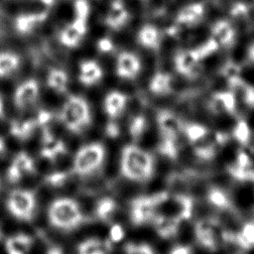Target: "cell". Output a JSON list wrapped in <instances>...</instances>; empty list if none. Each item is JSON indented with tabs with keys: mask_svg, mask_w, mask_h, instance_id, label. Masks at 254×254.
<instances>
[{
	"mask_svg": "<svg viewBox=\"0 0 254 254\" xmlns=\"http://www.w3.org/2000/svg\"><path fill=\"white\" fill-rule=\"evenodd\" d=\"M121 174L133 182H146L154 173V158L144 149L135 145L123 148L120 160Z\"/></svg>",
	"mask_w": 254,
	"mask_h": 254,
	"instance_id": "1",
	"label": "cell"
},
{
	"mask_svg": "<svg viewBox=\"0 0 254 254\" xmlns=\"http://www.w3.org/2000/svg\"><path fill=\"white\" fill-rule=\"evenodd\" d=\"M153 223L158 235L162 238L168 239L178 234L181 221L169 215L156 214L153 218Z\"/></svg>",
	"mask_w": 254,
	"mask_h": 254,
	"instance_id": "19",
	"label": "cell"
},
{
	"mask_svg": "<svg viewBox=\"0 0 254 254\" xmlns=\"http://www.w3.org/2000/svg\"><path fill=\"white\" fill-rule=\"evenodd\" d=\"M211 38L219 47L229 48L236 40V32L230 21L222 19L210 25Z\"/></svg>",
	"mask_w": 254,
	"mask_h": 254,
	"instance_id": "16",
	"label": "cell"
},
{
	"mask_svg": "<svg viewBox=\"0 0 254 254\" xmlns=\"http://www.w3.org/2000/svg\"><path fill=\"white\" fill-rule=\"evenodd\" d=\"M236 239L245 251L254 247V219L246 220L244 222Z\"/></svg>",
	"mask_w": 254,
	"mask_h": 254,
	"instance_id": "25",
	"label": "cell"
},
{
	"mask_svg": "<svg viewBox=\"0 0 254 254\" xmlns=\"http://www.w3.org/2000/svg\"><path fill=\"white\" fill-rule=\"evenodd\" d=\"M162 39V32L153 24L143 25L137 32L136 41L144 49L156 51Z\"/></svg>",
	"mask_w": 254,
	"mask_h": 254,
	"instance_id": "18",
	"label": "cell"
},
{
	"mask_svg": "<svg viewBox=\"0 0 254 254\" xmlns=\"http://www.w3.org/2000/svg\"><path fill=\"white\" fill-rule=\"evenodd\" d=\"M125 254H154V251L148 244L128 243L125 246Z\"/></svg>",
	"mask_w": 254,
	"mask_h": 254,
	"instance_id": "29",
	"label": "cell"
},
{
	"mask_svg": "<svg viewBox=\"0 0 254 254\" xmlns=\"http://www.w3.org/2000/svg\"><path fill=\"white\" fill-rule=\"evenodd\" d=\"M251 133H252V131H251L248 123L246 122V120L244 118H241V119H238V121L232 131L231 136L241 146H246L251 137Z\"/></svg>",
	"mask_w": 254,
	"mask_h": 254,
	"instance_id": "26",
	"label": "cell"
},
{
	"mask_svg": "<svg viewBox=\"0 0 254 254\" xmlns=\"http://www.w3.org/2000/svg\"><path fill=\"white\" fill-rule=\"evenodd\" d=\"M109 236L112 242H119L124 237V230L121 225L113 224L109 231Z\"/></svg>",
	"mask_w": 254,
	"mask_h": 254,
	"instance_id": "32",
	"label": "cell"
},
{
	"mask_svg": "<svg viewBox=\"0 0 254 254\" xmlns=\"http://www.w3.org/2000/svg\"><path fill=\"white\" fill-rule=\"evenodd\" d=\"M47 254H64V253L62 252V250H61L60 248H58V247H52L51 249L48 250Z\"/></svg>",
	"mask_w": 254,
	"mask_h": 254,
	"instance_id": "34",
	"label": "cell"
},
{
	"mask_svg": "<svg viewBox=\"0 0 254 254\" xmlns=\"http://www.w3.org/2000/svg\"><path fill=\"white\" fill-rule=\"evenodd\" d=\"M205 4L203 2H191L183 6L175 17L179 25L193 27L204 21Z\"/></svg>",
	"mask_w": 254,
	"mask_h": 254,
	"instance_id": "11",
	"label": "cell"
},
{
	"mask_svg": "<svg viewBox=\"0 0 254 254\" xmlns=\"http://www.w3.org/2000/svg\"><path fill=\"white\" fill-rule=\"evenodd\" d=\"M67 179V174L65 172H55L50 174L46 178V182L54 187L62 186Z\"/></svg>",
	"mask_w": 254,
	"mask_h": 254,
	"instance_id": "31",
	"label": "cell"
},
{
	"mask_svg": "<svg viewBox=\"0 0 254 254\" xmlns=\"http://www.w3.org/2000/svg\"><path fill=\"white\" fill-rule=\"evenodd\" d=\"M96 48L99 54H109L113 53L115 46L111 40V38L103 37L96 41Z\"/></svg>",
	"mask_w": 254,
	"mask_h": 254,
	"instance_id": "30",
	"label": "cell"
},
{
	"mask_svg": "<svg viewBox=\"0 0 254 254\" xmlns=\"http://www.w3.org/2000/svg\"><path fill=\"white\" fill-rule=\"evenodd\" d=\"M158 150L163 156H165L169 159L175 160L179 154L178 139L161 137V140H160V143L158 146Z\"/></svg>",
	"mask_w": 254,
	"mask_h": 254,
	"instance_id": "28",
	"label": "cell"
},
{
	"mask_svg": "<svg viewBox=\"0 0 254 254\" xmlns=\"http://www.w3.org/2000/svg\"><path fill=\"white\" fill-rule=\"evenodd\" d=\"M172 206V214L170 216L179 219L180 221L190 218L193 210V199L191 196L179 193L169 197Z\"/></svg>",
	"mask_w": 254,
	"mask_h": 254,
	"instance_id": "17",
	"label": "cell"
},
{
	"mask_svg": "<svg viewBox=\"0 0 254 254\" xmlns=\"http://www.w3.org/2000/svg\"><path fill=\"white\" fill-rule=\"evenodd\" d=\"M35 172L33 159L25 152L18 153L7 170V178L11 183L19 182L23 176Z\"/></svg>",
	"mask_w": 254,
	"mask_h": 254,
	"instance_id": "14",
	"label": "cell"
},
{
	"mask_svg": "<svg viewBox=\"0 0 254 254\" xmlns=\"http://www.w3.org/2000/svg\"><path fill=\"white\" fill-rule=\"evenodd\" d=\"M9 212L17 219L29 221L33 218L36 208L34 193L28 190H14L10 192L7 201Z\"/></svg>",
	"mask_w": 254,
	"mask_h": 254,
	"instance_id": "7",
	"label": "cell"
},
{
	"mask_svg": "<svg viewBox=\"0 0 254 254\" xmlns=\"http://www.w3.org/2000/svg\"><path fill=\"white\" fill-rule=\"evenodd\" d=\"M7 98H9L8 100L17 114L35 108L40 99V85L38 80L29 78L16 83L13 92Z\"/></svg>",
	"mask_w": 254,
	"mask_h": 254,
	"instance_id": "5",
	"label": "cell"
},
{
	"mask_svg": "<svg viewBox=\"0 0 254 254\" xmlns=\"http://www.w3.org/2000/svg\"><path fill=\"white\" fill-rule=\"evenodd\" d=\"M103 77V69L95 60L80 61L78 66L77 79L83 86L99 84Z\"/></svg>",
	"mask_w": 254,
	"mask_h": 254,
	"instance_id": "12",
	"label": "cell"
},
{
	"mask_svg": "<svg viewBox=\"0 0 254 254\" xmlns=\"http://www.w3.org/2000/svg\"><path fill=\"white\" fill-rule=\"evenodd\" d=\"M116 209V203L112 198L104 197L98 201L95 208L96 216L102 221H109Z\"/></svg>",
	"mask_w": 254,
	"mask_h": 254,
	"instance_id": "27",
	"label": "cell"
},
{
	"mask_svg": "<svg viewBox=\"0 0 254 254\" xmlns=\"http://www.w3.org/2000/svg\"><path fill=\"white\" fill-rule=\"evenodd\" d=\"M170 254H192V250L188 245H178L172 249Z\"/></svg>",
	"mask_w": 254,
	"mask_h": 254,
	"instance_id": "33",
	"label": "cell"
},
{
	"mask_svg": "<svg viewBox=\"0 0 254 254\" xmlns=\"http://www.w3.org/2000/svg\"><path fill=\"white\" fill-rule=\"evenodd\" d=\"M139 56L129 51H122L116 56L115 73L120 79H135L141 72Z\"/></svg>",
	"mask_w": 254,
	"mask_h": 254,
	"instance_id": "9",
	"label": "cell"
},
{
	"mask_svg": "<svg viewBox=\"0 0 254 254\" xmlns=\"http://www.w3.org/2000/svg\"><path fill=\"white\" fill-rule=\"evenodd\" d=\"M170 194L166 191L154 193L152 195L139 196L131 203V220L135 225H142L153 220L157 214L158 206L168 199Z\"/></svg>",
	"mask_w": 254,
	"mask_h": 254,
	"instance_id": "6",
	"label": "cell"
},
{
	"mask_svg": "<svg viewBox=\"0 0 254 254\" xmlns=\"http://www.w3.org/2000/svg\"><path fill=\"white\" fill-rule=\"evenodd\" d=\"M50 223L62 230H72L84 221L79 204L71 198H59L53 201L48 210Z\"/></svg>",
	"mask_w": 254,
	"mask_h": 254,
	"instance_id": "3",
	"label": "cell"
},
{
	"mask_svg": "<svg viewBox=\"0 0 254 254\" xmlns=\"http://www.w3.org/2000/svg\"><path fill=\"white\" fill-rule=\"evenodd\" d=\"M130 19V14L121 0H114L110 3L108 11L103 19L104 24L114 31L123 29Z\"/></svg>",
	"mask_w": 254,
	"mask_h": 254,
	"instance_id": "13",
	"label": "cell"
},
{
	"mask_svg": "<svg viewBox=\"0 0 254 254\" xmlns=\"http://www.w3.org/2000/svg\"><path fill=\"white\" fill-rule=\"evenodd\" d=\"M148 129L147 117L143 114L131 116L128 123V132L134 141L140 140Z\"/></svg>",
	"mask_w": 254,
	"mask_h": 254,
	"instance_id": "24",
	"label": "cell"
},
{
	"mask_svg": "<svg viewBox=\"0 0 254 254\" xmlns=\"http://www.w3.org/2000/svg\"><path fill=\"white\" fill-rule=\"evenodd\" d=\"M0 187H1V183H0Z\"/></svg>",
	"mask_w": 254,
	"mask_h": 254,
	"instance_id": "37",
	"label": "cell"
},
{
	"mask_svg": "<svg viewBox=\"0 0 254 254\" xmlns=\"http://www.w3.org/2000/svg\"><path fill=\"white\" fill-rule=\"evenodd\" d=\"M105 157V149L100 143H90L80 147L72 162L73 173L86 176L99 169Z\"/></svg>",
	"mask_w": 254,
	"mask_h": 254,
	"instance_id": "4",
	"label": "cell"
},
{
	"mask_svg": "<svg viewBox=\"0 0 254 254\" xmlns=\"http://www.w3.org/2000/svg\"><path fill=\"white\" fill-rule=\"evenodd\" d=\"M58 118L67 131L72 134H80L91 125L89 103L81 95L67 94Z\"/></svg>",
	"mask_w": 254,
	"mask_h": 254,
	"instance_id": "2",
	"label": "cell"
},
{
	"mask_svg": "<svg viewBox=\"0 0 254 254\" xmlns=\"http://www.w3.org/2000/svg\"><path fill=\"white\" fill-rule=\"evenodd\" d=\"M69 76L64 69L58 67H51L49 69L46 84L49 88L55 90L58 93L65 94L67 91V84Z\"/></svg>",
	"mask_w": 254,
	"mask_h": 254,
	"instance_id": "21",
	"label": "cell"
},
{
	"mask_svg": "<svg viewBox=\"0 0 254 254\" xmlns=\"http://www.w3.org/2000/svg\"><path fill=\"white\" fill-rule=\"evenodd\" d=\"M5 148H6V143H5V140H4L2 137H0V154L4 152Z\"/></svg>",
	"mask_w": 254,
	"mask_h": 254,
	"instance_id": "35",
	"label": "cell"
},
{
	"mask_svg": "<svg viewBox=\"0 0 254 254\" xmlns=\"http://www.w3.org/2000/svg\"><path fill=\"white\" fill-rule=\"evenodd\" d=\"M156 121L161 137L179 139L183 133L185 126L183 118L170 109H159L156 114Z\"/></svg>",
	"mask_w": 254,
	"mask_h": 254,
	"instance_id": "8",
	"label": "cell"
},
{
	"mask_svg": "<svg viewBox=\"0 0 254 254\" xmlns=\"http://www.w3.org/2000/svg\"><path fill=\"white\" fill-rule=\"evenodd\" d=\"M172 74L157 70L151 77L148 88L155 96L174 94L172 91Z\"/></svg>",
	"mask_w": 254,
	"mask_h": 254,
	"instance_id": "20",
	"label": "cell"
},
{
	"mask_svg": "<svg viewBox=\"0 0 254 254\" xmlns=\"http://www.w3.org/2000/svg\"><path fill=\"white\" fill-rule=\"evenodd\" d=\"M1 236H2V232H1V229H0V238H1Z\"/></svg>",
	"mask_w": 254,
	"mask_h": 254,
	"instance_id": "36",
	"label": "cell"
},
{
	"mask_svg": "<svg viewBox=\"0 0 254 254\" xmlns=\"http://www.w3.org/2000/svg\"><path fill=\"white\" fill-rule=\"evenodd\" d=\"M87 22L74 19L72 22L64 25L59 32V42L66 48L75 49L82 42L87 33Z\"/></svg>",
	"mask_w": 254,
	"mask_h": 254,
	"instance_id": "10",
	"label": "cell"
},
{
	"mask_svg": "<svg viewBox=\"0 0 254 254\" xmlns=\"http://www.w3.org/2000/svg\"><path fill=\"white\" fill-rule=\"evenodd\" d=\"M128 96L120 90H109L102 101V108L110 119L121 117L125 111Z\"/></svg>",
	"mask_w": 254,
	"mask_h": 254,
	"instance_id": "15",
	"label": "cell"
},
{
	"mask_svg": "<svg viewBox=\"0 0 254 254\" xmlns=\"http://www.w3.org/2000/svg\"><path fill=\"white\" fill-rule=\"evenodd\" d=\"M33 244V239L27 234L19 233L9 237L5 242L7 254H26Z\"/></svg>",
	"mask_w": 254,
	"mask_h": 254,
	"instance_id": "22",
	"label": "cell"
},
{
	"mask_svg": "<svg viewBox=\"0 0 254 254\" xmlns=\"http://www.w3.org/2000/svg\"><path fill=\"white\" fill-rule=\"evenodd\" d=\"M111 245L107 241L89 238L77 246V254H109Z\"/></svg>",
	"mask_w": 254,
	"mask_h": 254,
	"instance_id": "23",
	"label": "cell"
}]
</instances>
